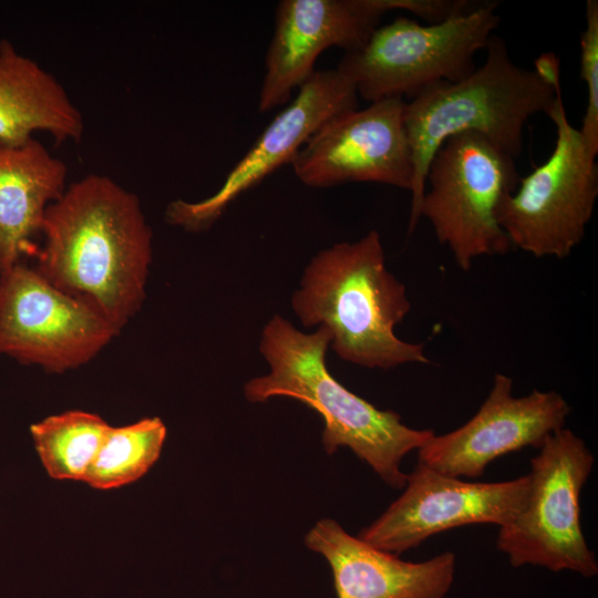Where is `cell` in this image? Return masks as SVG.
<instances>
[{
	"instance_id": "obj_1",
	"label": "cell",
	"mask_w": 598,
	"mask_h": 598,
	"mask_svg": "<svg viewBox=\"0 0 598 598\" xmlns=\"http://www.w3.org/2000/svg\"><path fill=\"white\" fill-rule=\"evenodd\" d=\"M35 270L89 306L118 332L146 297L152 230L138 197L89 174L47 209Z\"/></svg>"
},
{
	"instance_id": "obj_2",
	"label": "cell",
	"mask_w": 598,
	"mask_h": 598,
	"mask_svg": "<svg viewBox=\"0 0 598 598\" xmlns=\"http://www.w3.org/2000/svg\"><path fill=\"white\" fill-rule=\"evenodd\" d=\"M329 346L324 328L305 333L283 317L272 316L259 340L269 372L246 382V400L262 403L287 396L305 403L323 419L328 454L347 446L388 486L403 488L408 477L401 470L403 457L421 448L434 431L412 429L396 412L380 410L342 385L327 368Z\"/></svg>"
},
{
	"instance_id": "obj_3",
	"label": "cell",
	"mask_w": 598,
	"mask_h": 598,
	"mask_svg": "<svg viewBox=\"0 0 598 598\" xmlns=\"http://www.w3.org/2000/svg\"><path fill=\"white\" fill-rule=\"evenodd\" d=\"M290 302L303 327L329 332L330 347L343 361L382 370L430 362L423 343L395 334L411 302L405 286L386 268L375 230L315 255Z\"/></svg>"
},
{
	"instance_id": "obj_4",
	"label": "cell",
	"mask_w": 598,
	"mask_h": 598,
	"mask_svg": "<svg viewBox=\"0 0 598 598\" xmlns=\"http://www.w3.org/2000/svg\"><path fill=\"white\" fill-rule=\"evenodd\" d=\"M486 59L467 76L440 82L420 92L404 110V126L412 152L410 233L419 223L429 165L441 145L463 132H477L516 158L523 150V131L535 114H547L556 87L534 70L515 64L505 41L492 35Z\"/></svg>"
},
{
	"instance_id": "obj_5",
	"label": "cell",
	"mask_w": 598,
	"mask_h": 598,
	"mask_svg": "<svg viewBox=\"0 0 598 598\" xmlns=\"http://www.w3.org/2000/svg\"><path fill=\"white\" fill-rule=\"evenodd\" d=\"M497 6L484 1L470 12L425 25L398 17L346 53L337 70L370 103L413 99L436 83L458 81L475 70V54L498 27Z\"/></svg>"
},
{
	"instance_id": "obj_6",
	"label": "cell",
	"mask_w": 598,
	"mask_h": 598,
	"mask_svg": "<svg viewBox=\"0 0 598 598\" xmlns=\"http://www.w3.org/2000/svg\"><path fill=\"white\" fill-rule=\"evenodd\" d=\"M519 179L515 158L487 137L471 131L455 134L430 162L419 216L466 271L476 258L505 255L513 247L497 209Z\"/></svg>"
},
{
	"instance_id": "obj_7",
	"label": "cell",
	"mask_w": 598,
	"mask_h": 598,
	"mask_svg": "<svg viewBox=\"0 0 598 598\" xmlns=\"http://www.w3.org/2000/svg\"><path fill=\"white\" fill-rule=\"evenodd\" d=\"M530 460L529 491L522 512L501 526L498 550L513 567L533 565L584 577L598 573L580 525V493L595 464L585 441L561 427L547 436Z\"/></svg>"
},
{
	"instance_id": "obj_8",
	"label": "cell",
	"mask_w": 598,
	"mask_h": 598,
	"mask_svg": "<svg viewBox=\"0 0 598 598\" xmlns=\"http://www.w3.org/2000/svg\"><path fill=\"white\" fill-rule=\"evenodd\" d=\"M547 115L556 127L554 150L503 197L497 220L513 247L537 258H565L581 243L591 219L598 166L567 117L560 84Z\"/></svg>"
},
{
	"instance_id": "obj_9",
	"label": "cell",
	"mask_w": 598,
	"mask_h": 598,
	"mask_svg": "<svg viewBox=\"0 0 598 598\" xmlns=\"http://www.w3.org/2000/svg\"><path fill=\"white\" fill-rule=\"evenodd\" d=\"M118 333L34 267L0 272V354L60 373L93 360Z\"/></svg>"
},
{
	"instance_id": "obj_10",
	"label": "cell",
	"mask_w": 598,
	"mask_h": 598,
	"mask_svg": "<svg viewBox=\"0 0 598 598\" xmlns=\"http://www.w3.org/2000/svg\"><path fill=\"white\" fill-rule=\"evenodd\" d=\"M528 491V475L497 483L467 482L417 462L401 496L357 537L396 555L451 528L472 524L501 527L522 512Z\"/></svg>"
},
{
	"instance_id": "obj_11",
	"label": "cell",
	"mask_w": 598,
	"mask_h": 598,
	"mask_svg": "<svg viewBox=\"0 0 598 598\" xmlns=\"http://www.w3.org/2000/svg\"><path fill=\"white\" fill-rule=\"evenodd\" d=\"M357 109L358 93L346 76L337 69L315 71L228 173L219 189L199 202H171L165 209V220L192 233L209 229L241 194L277 168L290 164L323 124Z\"/></svg>"
},
{
	"instance_id": "obj_12",
	"label": "cell",
	"mask_w": 598,
	"mask_h": 598,
	"mask_svg": "<svg viewBox=\"0 0 598 598\" xmlns=\"http://www.w3.org/2000/svg\"><path fill=\"white\" fill-rule=\"evenodd\" d=\"M405 104L403 97H389L332 117L292 158L296 176L316 188L374 182L411 192L414 168Z\"/></svg>"
},
{
	"instance_id": "obj_13",
	"label": "cell",
	"mask_w": 598,
	"mask_h": 598,
	"mask_svg": "<svg viewBox=\"0 0 598 598\" xmlns=\"http://www.w3.org/2000/svg\"><path fill=\"white\" fill-rule=\"evenodd\" d=\"M512 390L513 380L496 373L478 411L458 429L434 434L417 450L419 463L448 476L477 478L497 457L526 446L538 448L565 427L570 406L559 393L534 390L515 396Z\"/></svg>"
},
{
	"instance_id": "obj_14",
	"label": "cell",
	"mask_w": 598,
	"mask_h": 598,
	"mask_svg": "<svg viewBox=\"0 0 598 598\" xmlns=\"http://www.w3.org/2000/svg\"><path fill=\"white\" fill-rule=\"evenodd\" d=\"M393 0H282L266 54L259 112L289 101L313 73L315 62L331 47L346 53L360 49Z\"/></svg>"
},
{
	"instance_id": "obj_15",
	"label": "cell",
	"mask_w": 598,
	"mask_h": 598,
	"mask_svg": "<svg viewBox=\"0 0 598 598\" xmlns=\"http://www.w3.org/2000/svg\"><path fill=\"white\" fill-rule=\"evenodd\" d=\"M305 544L329 563L337 598H444L454 580V553L404 561L351 536L330 518L317 522Z\"/></svg>"
},
{
	"instance_id": "obj_16",
	"label": "cell",
	"mask_w": 598,
	"mask_h": 598,
	"mask_svg": "<svg viewBox=\"0 0 598 598\" xmlns=\"http://www.w3.org/2000/svg\"><path fill=\"white\" fill-rule=\"evenodd\" d=\"M68 166L39 141L0 143V272L35 257L49 206L66 189Z\"/></svg>"
},
{
	"instance_id": "obj_17",
	"label": "cell",
	"mask_w": 598,
	"mask_h": 598,
	"mask_svg": "<svg viewBox=\"0 0 598 598\" xmlns=\"http://www.w3.org/2000/svg\"><path fill=\"white\" fill-rule=\"evenodd\" d=\"M56 143L79 142L83 116L58 79L31 58L0 41V143L21 145L34 132Z\"/></svg>"
},
{
	"instance_id": "obj_18",
	"label": "cell",
	"mask_w": 598,
	"mask_h": 598,
	"mask_svg": "<svg viewBox=\"0 0 598 598\" xmlns=\"http://www.w3.org/2000/svg\"><path fill=\"white\" fill-rule=\"evenodd\" d=\"M110 427L95 413L73 410L31 424L30 434L50 477L84 482Z\"/></svg>"
},
{
	"instance_id": "obj_19",
	"label": "cell",
	"mask_w": 598,
	"mask_h": 598,
	"mask_svg": "<svg viewBox=\"0 0 598 598\" xmlns=\"http://www.w3.org/2000/svg\"><path fill=\"white\" fill-rule=\"evenodd\" d=\"M166 432L156 416L111 426L84 482L93 488L112 489L140 480L158 460Z\"/></svg>"
},
{
	"instance_id": "obj_20",
	"label": "cell",
	"mask_w": 598,
	"mask_h": 598,
	"mask_svg": "<svg viewBox=\"0 0 598 598\" xmlns=\"http://www.w3.org/2000/svg\"><path fill=\"white\" fill-rule=\"evenodd\" d=\"M586 27L580 35V76L587 87V105L579 128L588 151L598 154V1L586 2Z\"/></svg>"
},
{
	"instance_id": "obj_21",
	"label": "cell",
	"mask_w": 598,
	"mask_h": 598,
	"mask_svg": "<svg viewBox=\"0 0 598 598\" xmlns=\"http://www.w3.org/2000/svg\"><path fill=\"white\" fill-rule=\"evenodd\" d=\"M534 71L550 86L560 79L559 59L556 54L548 52L538 56L535 61Z\"/></svg>"
}]
</instances>
